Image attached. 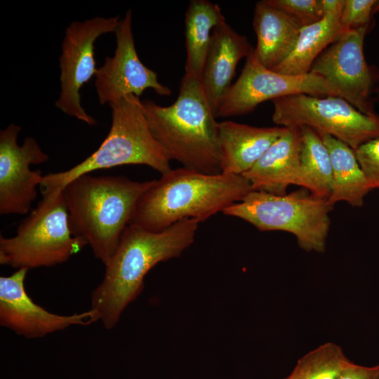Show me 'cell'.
Wrapping results in <instances>:
<instances>
[{
  "mask_svg": "<svg viewBox=\"0 0 379 379\" xmlns=\"http://www.w3.org/2000/svg\"><path fill=\"white\" fill-rule=\"evenodd\" d=\"M200 222L179 221L160 232L128 225L109 262L102 281L91 293V309L107 329L119 322L140 294L147 272L159 262L179 257L194 242Z\"/></svg>",
  "mask_w": 379,
  "mask_h": 379,
  "instance_id": "obj_1",
  "label": "cell"
},
{
  "mask_svg": "<svg viewBox=\"0 0 379 379\" xmlns=\"http://www.w3.org/2000/svg\"><path fill=\"white\" fill-rule=\"evenodd\" d=\"M253 190L242 175L171 169L142 195L129 225L160 232L185 219L205 221Z\"/></svg>",
  "mask_w": 379,
  "mask_h": 379,
  "instance_id": "obj_2",
  "label": "cell"
},
{
  "mask_svg": "<svg viewBox=\"0 0 379 379\" xmlns=\"http://www.w3.org/2000/svg\"><path fill=\"white\" fill-rule=\"evenodd\" d=\"M148 127L171 159L184 168L220 173L218 122L204 95L200 79L185 73L178 95L171 105L142 102Z\"/></svg>",
  "mask_w": 379,
  "mask_h": 379,
  "instance_id": "obj_3",
  "label": "cell"
},
{
  "mask_svg": "<svg viewBox=\"0 0 379 379\" xmlns=\"http://www.w3.org/2000/svg\"><path fill=\"white\" fill-rule=\"evenodd\" d=\"M154 181L86 174L64 187L72 232L86 241L104 265L116 251L138 200Z\"/></svg>",
  "mask_w": 379,
  "mask_h": 379,
  "instance_id": "obj_4",
  "label": "cell"
},
{
  "mask_svg": "<svg viewBox=\"0 0 379 379\" xmlns=\"http://www.w3.org/2000/svg\"><path fill=\"white\" fill-rule=\"evenodd\" d=\"M109 106L112 125L98 149L69 170L44 175L41 194L62 191L71 180L95 170L126 164L145 165L161 174L172 169L169 154L148 127L139 97L127 95Z\"/></svg>",
  "mask_w": 379,
  "mask_h": 379,
  "instance_id": "obj_5",
  "label": "cell"
},
{
  "mask_svg": "<svg viewBox=\"0 0 379 379\" xmlns=\"http://www.w3.org/2000/svg\"><path fill=\"white\" fill-rule=\"evenodd\" d=\"M86 245L71 230L63 192L45 193L13 237L0 236V263L16 270L52 267Z\"/></svg>",
  "mask_w": 379,
  "mask_h": 379,
  "instance_id": "obj_6",
  "label": "cell"
},
{
  "mask_svg": "<svg viewBox=\"0 0 379 379\" xmlns=\"http://www.w3.org/2000/svg\"><path fill=\"white\" fill-rule=\"evenodd\" d=\"M333 207L328 199L304 188L284 195L252 190L222 213L242 219L260 231L289 232L301 248L323 253Z\"/></svg>",
  "mask_w": 379,
  "mask_h": 379,
  "instance_id": "obj_7",
  "label": "cell"
},
{
  "mask_svg": "<svg viewBox=\"0 0 379 379\" xmlns=\"http://www.w3.org/2000/svg\"><path fill=\"white\" fill-rule=\"evenodd\" d=\"M272 121L278 126L310 127L357 149L379 137V115H368L338 96L298 94L272 100Z\"/></svg>",
  "mask_w": 379,
  "mask_h": 379,
  "instance_id": "obj_8",
  "label": "cell"
},
{
  "mask_svg": "<svg viewBox=\"0 0 379 379\" xmlns=\"http://www.w3.org/2000/svg\"><path fill=\"white\" fill-rule=\"evenodd\" d=\"M298 94L345 99L334 85L314 74L289 75L266 68L258 60L252 48L239 77L227 90L215 117L244 115L266 100Z\"/></svg>",
  "mask_w": 379,
  "mask_h": 379,
  "instance_id": "obj_9",
  "label": "cell"
},
{
  "mask_svg": "<svg viewBox=\"0 0 379 379\" xmlns=\"http://www.w3.org/2000/svg\"><path fill=\"white\" fill-rule=\"evenodd\" d=\"M119 16L95 17L74 21L65 29L59 57L61 91L55 102L57 108L90 126L96 120L88 115L81 104L80 89L95 75L94 43L104 34L114 32Z\"/></svg>",
  "mask_w": 379,
  "mask_h": 379,
  "instance_id": "obj_10",
  "label": "cell"
},
{
  "mask_svg": "<svg viewBox=\"0 0 379 379\" xmlns=\"http://www.w3.org/2000/svg\"><path fill=\"white\" fill-rule=\"evenodd\" d=\"M368 27L346 31L319 55L310 72L334 85L361 112L375 115L372 97L375 74L363 49Z\"/></svg>",
  "mask_w": 379,
  "mask_h": 379,
  "instance_id": "obj_11",
  "label": "cell"
},
{
  "mask_svg": "<svg viewBox=\"0 0 379 379\" xmlns=\"http://www.w3.org/2000/svg\"><path fill=\"white\" fill-rule=\"evenodd\" d=\"M21 127L10 124L0 131V213H28L37 197L36 187L44 175L41 170L32 171V164L46 162L49 157L37 141L27 137L21 145L17 139Z\"/></svg>",
  "mask_w": 379,
  "mask_h": 379,
  "instance_id": "obj_12",
  "label": "cell"
},
{
  "mask_svg": "<svg viewBox=\"0 0 379 379\" xmlns=\"http://www.w3.org/2000/svg\"><path fill=\"white\" fill-rule=\"evenodd\" d=\"M117 46L112 57H106L95 73V86L100 105H109L127 95L139 97L147 88L160 95L171 89L158 81L157 74L140 60L132 29V11L128 9L114 32Z\"/></svg>",
  "mask_w": 379,
  "mask_h": 379,
  "instance_id": "obj_13",
  "label": "cell"
},
{
  "mask_svg": "<svg viewBox=\"0 0 379 379\" xmlns=\"http://www.w3.org/2000/svg\"><path fill=\"white\" fill-rule=\"evenodd\" d=\"M27 270H16L0 277V324L27 338H43L72 326L100 321L93 309L70 315L48 312L32 300L25 288Z\"/></svg>",
  "mask_w": 379,
  "mask_h": 379,
  "instance_id": "obj_14",
  "label": "cell"
},
{
  "mask_svg": "<svg viewBox=\"0 0 379 379\" xmlns=\"http://www.w3.org/2000/svg\"><path fill=\"white\" fill-rule=\"evenodd\" d=\"M252 48L246 37L237 33L226 21L213 29L201 83L215 117L232 85L238 62L248 55Z\"/></svg>",
  "mask_w": 379,
  "mask_h": 379,
  "instance_id": "obj_15",
  "label": "cell"
},
{
  "mask_svg": "<svg viewBox=\"0 0 379 379\" xmlns=\"http://www.w3.org/2000/svg\"><path fill=\"white\" fill-rule=\"evenodd\" d=\"M302 146L300 128H286L283 134L242 175L253 190L276 195L286 194L298 172Z\"/></svg>",
  "mask_w": 379,
  "mask_h": 379,
  "instance_id": "obj_16",
  "label": "cell"
},
{
  "mask_svg": "<svg viewBox=\"0 0 379 379\" xmlns=\"http://www.w3.org/2000/svg\"><path fill=\"white\" fill-rule=\"evenodd\" d=\"M285 127H257L232 121L218 122L220 171L243 175L283 134Z\"/></svg>",
  "mask_w": 379,
  "mask_h": 379,
  "instance_id": "obj_17",
  "label": "cell"
},
{
  "mask_svg": "<svg viewBox=\"0 0 379 379\" xmlns=\"http://www.w3.org/2000/svg\"><path fill=\"white\" fill-rule=\"evenodd\" d=\"M253 25L257 38L255 55L269 69L291 54L302 27L298 19L272 6L268 0L256 3Z\"/></svg>",
  "mask_w": 379,
  "mask_h": 379,
  "instance_id": "obj_18",
  "label": "cell"
},
{
  "mask_svg": "<svg viewBox=\"0 0 379 379\" xmlns=\"http://www.w3.org/2000/svg\"><path fill=\"white\" fill-rule=\"evenodd\" d=\"M325 144L332 166V187L328 202L345 201L352 206L364 204L366 195L373 188L361 168L354 149L326 134H319Z\"/></svg>",
  "mask_w": 379,
  "mask_h": 379,
  "instance_id": "obj_19",
  "label": "cell"
},
{
  "mask_svg": "<svg viewBox=\"0 0 379 379\" xmlns=\"http://www.w3.org/2000/svg\"><path fill=\"white\" fill-rule=\"evenodd\" d=\"M225 21L218 4L207 0L190 1L185 19V73L201 81L213 29Z\"/></svg>",
  "mask_w": 379,
  "mask_h": 379,
  "instance_id": "obj_20",
  "label": "cell"
},
{
  "mask_svg": "<svg viewBox=\"0 0 379 379\" xmlns=\"http://www.w3.org/2000/svg\"><path fill=\"white\" fill-rule=\"evenodd\" d=\"M341 13L324 14L320 21L302 27L293 51L272 70L289 75L308 74L319 55L346 32L340 23Z\"/></svg>",
  "mask_w": 379,
  "mask_h": 379,
  "instance_id": "obj_21",
  "label": "cell"
},
{
  "mask_svg": "<svg viewBox=\"0 0 379 379\" xmlns=\"http://www.w3.org/2000/svg\"><path fill=\"white\" fill-rule=\"evenodd\" d=\"M302 146L298 172L294 185L317 197L328 199L332 187V166L328 151L314 129L300 128Z\"/></svg>",
  "mask_w": 379,
  "mask_h": 379,
  "instance_id": "obj_22",
  "label": "cell"
},
{
  "mask_svg": "<svg viewBox=\"0 0 379 379\" xmlns=\"http://www.w3.org/2000/svg\"><path fill=\"white\" fill-rule=\"evenodd\" d=\"M350 361L340 346L326 343L300 358L284 379H338Z\"/></svg>",
  "mask_w": 379,
  "mask_h": 379,
  "instance_id": "obj_23",
  "label": "cell"
},
{
  "mask_svg": "<svg viewBox=\"0 0 379 379\" xmlns=\"http://www.w3.org/2000/svg\"><path fill=\"white\" fill-rule=\"evenodd\" d=\"M276 8L293 15L302 27L320 21L324 16L321 0H268Z\"/></svg>",
  "mask_w": 379,
  "mask_h": 379,
  "instance_id": "obj_24",
  "label": "cell"
},
{
  "mask_svg": "<svg viewBox=\"0 0 379 379\" xmlns=\"http://www.w3.org/2000/svg\"><path fill=\"white\" fill-rule=\"evenodd\" d=\"M375 0H345L340 23L345 30L369 27L374 14Z\"/></svg>",
  "mask_w": 379,
  "mask_h": 379,
  "instance_id": "obj_25",
  "label": "cell"
},
{
  "mask_svg": "<svg viewBox=\"0 0 379 379\" xmlns=\"http://www.w3.org/2000/svg\"><path fill=\"white\" fill-rule=\"evenodd\" d=\"M354 151L372 187L379 188V137L364 143Z\"/></svg>",
  "mask_w": 379,
  "mask_h": 379,
  "instance_id": "obj_26",
  "label": "cell"
},
{
  "mask_svg": "<svg viewBox=\"0 0 379 379\" xmlns=\"http://www.w3.org/2000/svg\"><path fill=\"white\" fill-rule=\"evenodd\" d=\"M338 379H379V366L368 367L350 361Z\"/></svg>",
  "mask_w": 379,
  "mask_h": 379,
  "instance_id": "obj_27",
  "label": "cell"
},
{
  "mask_svg": "<svg viewBox=\"0 0 379 379\" xmlns=\"http://www.w3.org/2000/svg\"><path fill=\"white\" fill-rule=\"evenodd\" d=\"M324 13H341L345 0H321Z\"/></svg>",
  "mask_w": 379,
  "mask_h": 379,
  "instance_id": "obj_28",
  "label": "cell"
}]
</instances>
